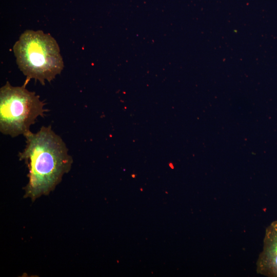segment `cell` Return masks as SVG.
Masks as SVG:
<instances>
[{
  "label": "cell",
  "mask_w": 277,
  "mask_h": 277,
  "mask_svg": "<svg viewBox=\"0 0 277 277\" xmlns=\"http://www.w3.org/2000/svg\"><path fill=\"white\" fill-rule=\"evenodd\" d=\"M24 136L26 145L18 154L29 168L24 197L34 201L55 189L71 169L73 160L65 143L50 126H42L35 133L30 131Z\"/></svg>",
  "instance_id": "obj_1"
},
{
  "label": "cell",
  "mask_w": 277,
  "mask_h": 277,
  "mask_svg": "<svg viewBox=\"0 0 277 277\" xmlns=\"http://www.w3.org/2000/svg\"><path fill=\"white\" fill-rule=\"evenodd\" d=\"M13 50L18 68L26 76L25 85L32 78L44 85L46 80L50 82L64 68L57 42L42 30L24 31Z\"/></svg>",
  "instance_id": "obj_2"
},
{
  "label": "cell",
  "mask_w": 277,
  "mask_h": 277,
  "mask_svg": "<svg viewBox=\"0 0 277 277\" xmlns=\"http://www.w3.org/2000/svg\"><path fill=\"white\" fill-rule=\"evenodd\" d=\"M26 86L14 87L7 82L0 89V131L12 137L29 132L46 111L39 96Z\"/></svg>",
  "instance_id": "obj_3"
},
{
  "label": "cell",
  "mask_w": 277,
  "mask_h": 277,
  "mask_svg": "<svg viewBox=\"0 0 277 277\" xmlns=\"http://www.w3.org/2000/svg\"><path fill=\"white\" fill-rule=\"evenodd\" d=\"M258 273L277 277V220L266 228L263 247L256 262Z\"/></svg>",
  "instance_id": "obj_4"
}]
</instances>
